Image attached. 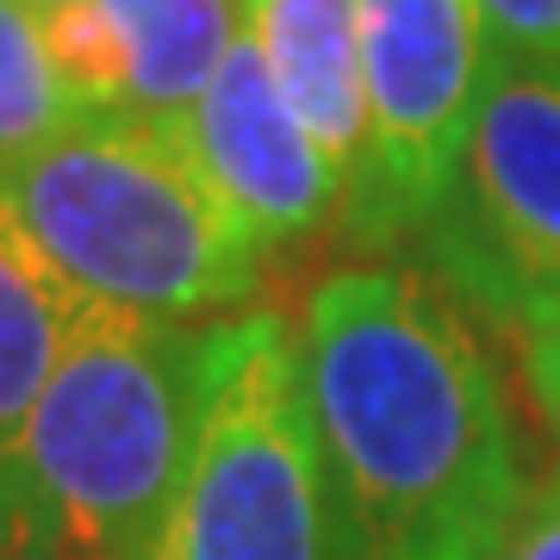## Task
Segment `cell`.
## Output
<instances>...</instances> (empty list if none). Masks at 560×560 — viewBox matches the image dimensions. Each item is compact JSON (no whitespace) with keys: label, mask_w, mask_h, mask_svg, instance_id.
Here are the masks:
<instances>
[{"label":"cell","mask_w":560,"mask_h":560,"mask_svg":"<svg viewBox=\"0 0 560 560\" xmlns=\"http://www.w3.org/2000/svg\"><path fill=\"white\" fill-rule=\"evenodd\" d=\"M305 393L337 560H492L529 499L480 318L430 268L355 261L312 287Z\"/></svg>","instance_id":"obj_1"},{"label":"cell","mask_w":560,"mask_h":560,"mask_svg":"<svg viewBox=\"0 0 560 560\" xmlns=\"http://www.w3.org/2000/svg\"><path fill=\"white\" fill-rule=\"evenodd\" d=\"M0 206L81 300L138 318H224L268 287V249L175 125L81 113L0 168Z\"/></svg>","instance_id":"obj_2"},{"label":"cell","mask_w":560,"mask_h":560,"mask_svg":"<svg viewBox=\"0 0 560 560\" xmlns=\"http://www.w3.org/2000/svg\"><path fill=\"white\" fill-rule=\"evenodd\" d=\"M224 318L88 305L25 436L38 555L143 560L200 442Z\"/></svg>","instance_id":"obj_3"},{"label":"cell","mask_w":560,"mask_h":560,"mask_svg":"<svg viewBox=\"0 0 560 560\" xmlns=\"http://www.w3.org/2000/svg\"><path fill=\"white\" fill-rule=\"evenodd\" d=\"M143 560H337L300 330L268 305L219 324L200 442Z\"/></svg>","instance_id":"obj_4"},{"label":"cell","mask_w":560,"mask_h":560,"mask_svg":"<svg viewBox=\"0 0 560 560\" xmlns=\"http://www.w3.org/2000/svg\"><path fill=\"white\" fill-rule=\"evenodd\" d=\"M423 268L499 330L560 324V69L492 50Z\"/></svg>","instance_id":"obj_5"},{"label":"cell","mask_w":560,"mask_h":560,"mask_svg":"<svg viewBox=\"0 0 560 560\" xmlns=\"http://www.w3.org/2000/svg\"><path fill=\"white\" fill-rule=\"evenodd\" d=\"M492 69L480 0H361L368 168L349 200L355 249L418 237L455 180Z\"/></svg>","instance_id":"obj_6"},{"label":"cell","mask_w":560,"mask_h":560,"mask_svg":"<svg viewBox=\"0 0 560 560\" xmlns=\"http://www.w3.org/2000/svg\"><path fill=\"white\" fill-rule=\"evenodd\" d=\"M175 131L200 156L212 187L237 206V219L256 231L268 261H300L349 231V187L337 162L287 106L256 38L224 57L200 106L175 119Z\"/></svg>","instance_id":"obj_7"},{"label":"cell","mask_w":560,"mask_h":560,"mask_svg":"<svg viewBox=\"0 0 560 560\" xmlns=\"http://www.w3.org/2000/svg\"><path fill=\"white\" fill-rule=\"evenodd\" d=\"M88 305L0 206V560H38L25 436Z\"/></svg>","instance_id":"obj_8"},{"label":"cell","mask_w":560,"mask_h":560,"mask_svg":"<svg viewBox=\"0 0 560 560\" xmlns=\"http://www.w3.org/2000/svg\"><path fill=\"white\" fill-rule=\"evenodd\" d=\"M249 38L268 57L287 106L337 162L355 200L368 168V75H361V0H249Z\"/></svg>","instance_id":"obj_9"},{"label":"cell","mask_w":560,"mask_h":560,"mask_svg":"<svg viewBox=\"0 0 560 560\" xmlns=\"http://www.w3.org/2000/svg\"><path fill=\"white\" fill-rule=\"evenodd\" d=\"M125 50V113L187 119L224 57L249 38V0H101Z\"/></svg>","instance_id":"obj_10"},{"label":"cell","mask_w":560,"mask_h":560,"mask_svg":"<svg viewBox=\"0 0 560 560\" xmlns=\"http://www.w3.org/2000/svg\"><path fill=\"white\" fill-rule=\"evenodd\" d=\"M69 119H81V106L69 81L57 75V57L44 38V7L0 0V168L44 150Z\"/></svg>","instance_id":"obj_11"},{"label":"cell","mask_w":560,"mask_h":560,"mask_svg":"<svg viewBox=\"0 0 560 560\" xmlns=\"http://www.w3.org/2000/svg\"><path fill=\"white\" fill-rule=\"evenodd\" d=\"M492 50L536 57L560 69V0H480Z\"/></svg>","instance_id":"obj_12"},{"label":"cell","mask_w":560,"mask_h":560,"mask_svg":"<svg viewBox=\"0 0 560 560\" xmlns=\"http://www.w3.org/2000/svg\"><path fill=\"white\" fill-rule=\"evenodd\" d=\"M492 560H560V460L541 480H529V499Z\"/></svg>","instance_id":"obj_13"},{"label":"cell","mask_w":560,"mask_h":560,"mask_svg":"<svg viewBox=\"0 0 560 560\" xmlns=\"http://www.w3.org/2000/svg\"><path fill=\"white\" fill-rule=\"evenodd\" d=\"M517 381L536 405V418L548 423V436L560 442V324H536V330H517Z\"/></svg>","instance_id":"obj_14"},{"label":"cell","mask_w":560,"mask_h":560,"mask_svg":"<svg viewBox=\"0 0 560 560\" xmlns=\"http://www.w3.org/2000/svg\"><path fill=\"white\" fill-rule=\"evenodd\" d=\"M50 560H101V555H50Z\"/></svg>","instance_id":"obj_15"},{"label":"cell","mask_w":560,"mask_h":560,"mask_svg":"<svg viewBox=\"0 0 560 560\" xmlns=\"http://www.w3.org/2000/svg\"><path fill=\"white\" fill-rule=\"evenodd\" d=\"M32 7H57V0H32Z\"/></svg>","instance_id":"obj_16"}]
</instances>
